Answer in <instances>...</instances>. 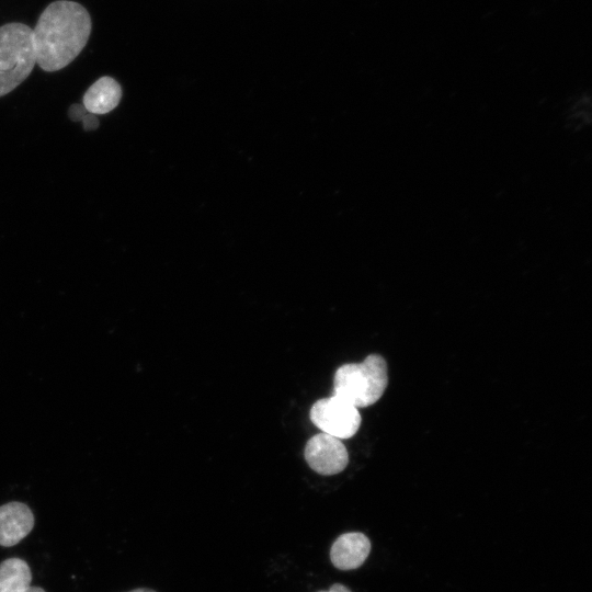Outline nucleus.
Returning <instances> with one entry per match:
<instances>
[{"mask_svg": "<svg viewBox=\"0 0 592 592\" xmlns=\"http://www.w3.org/2000/svg\"><path fill=\"white\" fill-rule=\"evenodd\" d=\"M87 113L88 112L82 104H73L69 109V117L72 121H81Z\"/></svg>", "mask_w": 592, "mask_h": 592, "instance_id": "nucleus-10", "label": "nucleus"}, {"mask_svg": "<svg viewBox=\"0 0 592 592\" xmlns=\"http://www.w3.org/2000/svg\"><path fill=\"white\" fill-rule=\"evenodd\" d=\"M310 420L323 433L340 440L354 436L361 425L358 409L335 395L316 401Z\"/></svg>", "mask_w": 592, "mask_h": 592, "instance_id": "nucleus-4", "label": "nucleus"}, {"mask_svg": "<svg viewBox=\"0 0 592 592\" xmlns=\"http://www.w3.org/2000/svg\"><path fill=\"white\" fill-rule=\"evenodd\" d=\"M388 384L387 364L378 354L368 355L363 362L340 366L333 378V395L356 408L374 405Z\"/></svg>", "mask_w": 592, "mask_h": 592, "instance_id": "nucleus-2", "label": "nucleus"}, {"mask_svg": "<svg viewBox=\"0 0 592 592\" xmlns=\"http://www.w3.org/2000/svg\"><path fill=\"white\" fill-rule=\"evenodd\" d=\"M319 592H352V591L348 587L341 583H334L329 590L319 591Z\"/></svg>", "mask_w": 592, "mask_h": 592, "instance_id": "nucleus-12", "label": "nucleus"}, {"mask_svg": "<svg viewBox=\"0 0 592 592\" xmlns=\"http://www.w3.org/2000/svg\"><path fill=\"white\" fill-rule=\"evenodd\" d=\"M127 592H156V591L152 590V589H148V588H137V589H133V590L127 591Z\"/></svg>", "mask_w": 592, "mask_h": 592, "instance_id": "nucleus-13", "label": "nucleus"}, {"mask_svg": "<svg viewBox=\"0 0 592 592\" xmlns=\"http://www.w3.org/2000/svg\"><path fill=\"white\" fill-rule=\"evenodd\" d=\"M304 455L309 467L323 476L341 473L349 463L348 451L341 440L323 432L308 440Z\"/></svg>", "mask_w": 592, "mask_h": 592, "instance_id": "nucleus-5", "label": "nucleus"}, {"mask_svg": "<svg viewBox=\"0 0 592 592\" xmlns=\"http://www.w3.org/2000/svg\"><path fill=\"white\" fill-rule=\"evenodd\" d=\"M122 98L118 82L109 76H103L93 82L83 95L82 105L88 113L106 114L114 110Z\"/></svg>", "mask_w": 592, "mask_h": 592, "instance_id": "nucleus-8", "label": "nucleus"}, {"mask_svg": "<svg viewBox=\"0 0 592 592\" xmlns=\"http://www.w3.org/2000/svg\"><path fill=\"white\" fill-rule=\"evenodd\" d=\"M35 65L32 29L18 22L0 26V98L21 84Z\"/></svg>", "mask_w": 592, "mask_h": 592, "instance_id": "nucleus-3", "label": "nucleus"}, {"mask_svg": "<svg viewBox=\"0 0 592 592\" xmlns=\"http://www.w3.org/2000/svg\"><path fill=\"white\" fill-rule=\"evenodd\" d=\"M31 581L32 572L25 560L12 557L0 562V592H25Z\"/></svg>", "mask_w": 592, "mask_h": 592, "instance_id": "nucleus-9", "label": "nucleus"}, {"mask_svg": "<svg viewBox=\"0 0 592 592\" xmlns=\"http://www.w3.org/2000/svg\"><path fill=\"white\" fill-rule=\"evenodd\" d=\"M91 27L89 12L78 2L49 3L32 30L36 64L48 72L65 68L84 48Z\"/></svg>", "mask_w": 592, "mask_h": 592, "instance_id": "nucleus-1", "label": "nucleus"}, {"mask_svg": "<svg viewBox=\"0 0 592 592\" xmlns=\"http://www.w3.org/2000/svg\"><path fill=\"white\" fill-rule=\"evenodd\" d=\"M25 592H45L42 588L39 587H30Z\"/></svg>", "mask_w": 592, "mask_h": 592, "instance_id": "nucleus-14", "label": "nucleus"}, {"mask_svg": "<svg viewBox=\"0 0 592 592\" xmlns=\"http://www.w3.org/2000/svg\"><path fill=\"white\" fill-rule=\"evenodd\" d=\"M34 527V515L22 502L0 506V546L11 547L27 536Z\"/></svg>", "mask_w": 592, "mask_h": 592, "instance_id": "nucleus-6", "label": "nucleus"}, {"mask_svg": "<svg viewBox=\"0 0 592 592\" xmlns=\"http://www.w3.org/2000/svg\"><path fill=\"white\" fill-rule=\"evenodd\" d=\"M371 551V542L360 532L340 535L331 546L330 560L340 570H352L361 567Z\"/></svg>", "mask_w": 592, "mask_h": 592, "instance_id": "nucleus-7", "label": "nucleus"}, {"mask_svg": "<svg viewBox=\"0 0 592 592\" xmlns=\"http://www.w3.org/2000/svg\"><path fill=\"white\" fill-rule=\"evenodd\" d=\"M81 121L86 130L95 129L99 126L98 117L91 113H87Z\"/></svg>", "mask_w": 592, "mask_h": 592, "instance_id": "nucleus-11", "label": "nucleus"}]
</instances>
